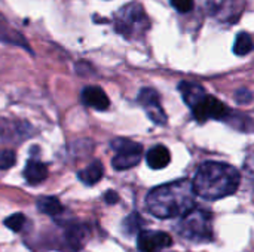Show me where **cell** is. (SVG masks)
<instances>
[{
    "label": "cell",
    "mask_w": 254,
    "mask_h": 252,
    "mask_svg": "<svg viewBox=\"0 0 254 252\" xmlns=\"http://www.w3.org/2000/svg\"><path fill=\"white\" fill-rule=\"evenodd\" d=\"M173 245L168 233L159 230H141L137 236V247L140 252H159Z\"/></svg>",
    "instance_id": "9"
},
{
    "label": "cell",
    "mask_w": 254,
    "mask_h": 252,
    "mask_svg": "<svg viewBox=\"0 0 254 252\" xmlns=\"http://www.w3.org/2000/svg\"><path fill=\"white\" fill-rule=\"evenodd\" d=\"M179 91H180L185 102L190 107V110L195 105H198L202 101V98L207 95L205 89L201 85L193 83V82H180L179 83Z\"/></svg>",
    "instance_id": "11"
},
{
    "label": "cell",
    "mask_w": 254,
    "mask_h": 252,
    "mask_svg": "<svg viewBox=\"0 0 254 252\" xmlns=\"http://www.w3.org/2000/svg\"><path fill=\"white\" fill-rule=\"evenodd\" d=\"M195 196L192 181L177 180L152 189L146 196V208L162 220L185 217L195 209Z\"/></svg>",
    "instance_id": "1"
},
{
    "label": "cell",
    "mask_w": 254,
    "mask_h": 252,
    "mask_svg": "<svg viewBox=\"0 0 254 252\" xmlns=\"http://www.w3.org/2000/svg\"><path fill=\"white\" fill-rule=\"evenodd\" d=\"M177 232L188 241L210 242L213 239L211 214L205 209H192L182 217V221L177 224Z\"/></svg>",
    "instance_id": "4"
},
{
    "label": "cell",
    "mask_w": 254,
    "mask_h": 252,
    "mask_svg": "<svg viewBox=\"0 0 254 252\" xmlns=\"http://www.w3.org/2000/svg\"><path fill=\"white\" fill-rule=\"evenodd\" d=\"M253 50V39L249 33L243 31L237 36L235 39V45H234V52L238 56H244L247 53H250Z\"/></svg>",
    "instance_id": "17"
},
{
    "label": "cell",
    "mask_w": 254,
    "mask_h": 252,
    "mask_svg": "<svg viewBox=\"0 0 254 252\" xmlns=\"http://www.w3.org/2000/svg\"><path fill=\"white\" fill-rule=\"evenodd\" d=\"M110 147L115 150V157L112 159V166L116 171L131 169L140 163L143 156V147L138 143H134L127 138H116L110 143Z\"/></svg>",
    "instance_id": "5"
},
{
    "label": "cell",
    "mask_w": 254,
    "mask_h": 252,
    "mask_svg": "<svg viewBox=\"0 0 254 252\" xmlns=\"http://www.w3.org/2000/svg\"><path fill=\"white\" fill-rule=\"evenodd\" d=\"M232 111L222 102L220 100L214 98L213 95H205L202 101L192 108V114L198 122H205L207 119H216V120H226Z\"/></svg>",
    "instance_id": "7"
},
{
    "label": "cell",
    "mask_w": 254,
    "mask_h": 252,
    "mask_svg": "<svg viewBox=\"0 0 254 252\" xmlns=\"http://www.w3.org/2000/svg\"><path fill=\"white\" fill-rule=\"evenodd\" d=\"M25 217L22 215V214H12L10 217H7L4 221H3V224L7 227V229H10L12 232H19V230H22V227L25 226Z\"/></svg>",
    "instance_id": "19"
},
{
    "label": "cell",
    "mask_w": 254,
    "mask_h": 252,
    "mask_svg": "<svg viewBox=\"0 0 254 252\" xmlns=\"http://www.w3.org/2000/svg\"><path fill=\"white\" fill-rule=\"evenodd\" d=\"M113 25L116 33H119L128 40H134L141 37L149 30L150 21L143 6L140 3L132 1L122 6L116 12L113 18Z\"/></svg>",
    "instance_id": "3"
},
{
    "label": "cell",
    "mask_w": 254,
    "mask_h": 252,
    "mask_svg": "<svg viewBox=\"0 0 254 252\" xmlns=\"http://www.w3.org/2000/svg\"><path fill=\"white\" fill-rule=\"evenodd\" d=\"M207 12L222 22H237L244 12L246 0H205Z\"/></svg>",
    "instance_id": "6"
},
{
    "label": "cell",
    "mask_w": 254,
    "mask_h": 252,
    "mask_svg": "<svg viewBox=\"0 0 254 252\" xmlns=\"http://www.w3.org/2000/svg\"><path fill=\"white\" fill-rule=\"evenodd\" d=\"M138 102L144 108L146 114L155 125H165L167 123V114L161 105L159 94L152 88H143L138 94Z\"/></svg>",
    "instance_id": "8"
},
{
    "label": "cell",
    "mask_w": 254,
    "mask_h": 252,
    "mask_svg": "<svg viewBox=\"0 0 254 252\" xmlns=\"http://www.w3.org/2000/svg\"><path fill=\"white\" fill-rule=\"evenodd\" d=\"M15 153L12 150L3 149L0 150V171L3 169H9L15 165Z\"/></svg>",
    "instance_id": "20"
},
{
    "label": "cell",
    "mask_w": 254,
    "mask_h": 252,
    "mask_svg": "<svg viewBox=\"0 0 254 252\" xmlns=\"http://www.w3.org/2000/svg\"><path fill=\"white\" fill-rule=\"evenodd\" d=\"M86 239H88V229H86V226H71L65 232L67 245L73 251L82 250L85 242H86Z\"/></svg>",
    "instance_id": "14"
},
{
    "label": "cell",
    "mask_w": 254,
    "mask_h": 252,
    "mask_svg": "<svg viewBox=\"0 0 254 252\" xmlns=\"http://www.w3.org/2000/svg\"><path fill=\"white\" fill-rule=\"evenodd\" d=\"M37 209L42 214L55 217V215H60L63 212V205L55 196H45V198H40L37 201Z\"/></svg>",
    "instance_id": "16"
},
{
    "label": "cell",
    "mask_w": 254,
    "mask_h": 252,
    "mask_svg": "<svg viewBox=\"0 0 254 252\" xmlns=\"http://www.w3.org/2000/svg\"><path fill=\"white\" fill-rule=\"evenodd\" d=\"M104 201H106L109 205H115V203L119 201V195H118L116 192H113V190H109V192H106V195H104Z\"/></svg>",
    "instance_id": "23"
},
{
    "label": "cell",
    "mask_w": 254,
    "mask_h": 252,
    "mask_svg": "<svg viewBox=\"0 0 254 252\" xmlns=\"http://www.w3.org/2000/svg\"><path fill=\"white\" fill-rule=\"evenodd\" d=\"M82 101L83 104H86L88 107H92L95 110H107L110 105L109 97L106 95V92L98 88V86H86L82 91Z\"/></svg>",
    "instance_id": "10"
},
{
    "label": "cell",
    "mask_w": 254,
    "mask_h": 252,
    "mask_svg": "<svg viewBox=\"0 0 254 252\" xmlns=\"http://www.w3.org/2000/svg\"><path fill=\"white\" fill-rule=\"evenodd\" d=\"M235 100H237V102H238V104H250V102H252V100H253V95H252V92H250L249 89L243 88V89L237 91V94H235Z\"/></svg>",
    "instance_id": "22"
},
{
    "label": "cell",
    "mask_w": 254,
    "mask_h": 252,
    "mask_svg": "<svg viewBox=\"0 0 254 252\" xmlns=\"http://www.w3.org/2000/svg\"><path fill=\"white\" fill-rule=\"evenodd\" d=\"M170 1L173 7L180 13H186L193 9V0H170Z\"/></svg>",
    "instance_id": "21"
},
{
    "label": "cell",
    "mask_w": 254,
    "mask_h": 252,
    "mask_svg": "<svg viewBox=\"0 0 254 252\" xmlns=\"http://www.w3.org/2000/svg\"><path fill=\"white\" fill-rule=\"evenodd\" d=\"M24 178L28 184L36 186L40 184L42 181L46 180L48 177V166L45 163H42L40 160H28L25 168H24Z\"/></svg>",
    "instance_id": "13"
},
{
    "label": "cell",
    "mask_w": 254,
    "mask_h": 252,
    "mask_svg": "<svg viewBox=\"0 0 254 252\" xmlns=\"http://www.w3.org/2000/svg\"><path fill=\"white\" fill-rule=\"evenodd\" d=\"M103 174H104V168H103L101 162L95 160V162H92L91 165H88L85 169L79 171V172H77V177H79V180H80L83 184H86V186H94V184H97V183L103 178Z\"/></svg>",
    "instance_id": "15"
},
{
    "label": "cell",
    "mask_w": 254,
    "mask_h": 252,
    "mask_svg": "<svg viewBox=\"0 0 254 252\" xmlns=\"http://www.w3.org/2000/svg\"><path fill=\"white\" fill-rule=\"evenodd\" d=\"M144 226V220L141 218V215L140 214H137V212H132V214H129L125 220H124V223H122V227H124V230L128 233V235H138L140 232H141V227Z\"/></svg>",
    "instance_id": "18"
},
{
    "label": "cell",
    "mask_w": 254,
    "mask_h": 252,
    "mask_svg": "<svg viewBox=\"0 0 254 252\" xmlns=\"http://www.w3.org/2000/svg\"><path fill=\"white\" fill-rule=\"evenodd\" d=\"M241 183V174L237 168L225 162L202 163L192 181L195 195L205 201H219L234 195Z\"/></svg>",
    "instance_id": "2"
},
{
    "label": "cell",
    "mask_w": 254,
    "mask_h": 252,
    "mask_svg": "<svg viewBox=\"0 0 254 252\" xmlns=\"http://www.w3.org/2000/svg\"><path fill=\"white\" fill-rule=\"evenodd\" d=\"M146 162L147 165L152 168V169H164L170 165L171 162V154H170V150L165 147V146H153L147 154H146Z\"/></svg>",
    "instance_id": "12"
}]
</instances>
